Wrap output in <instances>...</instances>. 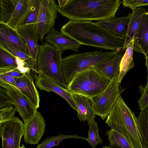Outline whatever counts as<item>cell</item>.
Listing matches in <instances>:
<instances>
[{"mask_svg": "<svg viewBox=\"0 0 148 148\" xmlns=\"http://www.w3.org/2000/svg\"><path fill=\"white\" fill-rule=\"evenodd\" d=\"M36 86L40 90L54 92L65 99L71 107L77 112V109L71 92L47 77L41 74L35 75Z\"/></svg>", "mask_w": 148, "mask_h": 148, "instance_id": "cell-13", "label": "cell"}, {"mask_svg": "<svg viewBox=\"0 0 148 148\" xmlns=\"http://www.w3.org/2000/svg\"><path fill=\"white\" fill-rule=\"evenodd\" d=\"M121 51L112 58L97 64L93 66V68L112 81L118 80L120 73V64L123 56Z\"/></svg>", "mask_w": 148, "mask_h": 148, "instance_id": "cell-17", "label": "cell"}, {"mask_svg": "<svg viewBox=\"0 0 148 148\" xmlns=\"http://www.w3.org/2000/svg\"><path fill=\"white\" fill-rule=\"evenodd\" d=\"M25 42L32 59V71L36 73L37 58L39 50V37L36 24H30L16 29Z\"/></svg>", "mask_w": 148, "mask_h": 148, "instance_id": "cell-12", "label": "cell"}, {"mask_svg": "<svg viewBox=\"0 0 148 148\" xmlns=\"http://www.w3.org/2000/svg\"><path fill=\"white\" fill-rule=\"evenodd\" d=\"M120 52L103 51L102 49L74 54L62 60V71L64 81L68 84L79 73L114 56Z\"/></svg>", "mask_w": 148, "mask_h": 148, "instance_id": "cell-4", "label": "cell"}, {"mask_svg": "<svg viewBox=\"0 0 148 148\" xmlns=\"http://www.w3.org/2000/svg\"><path fill=\"white\" fill-rule=\"evenodd\" d=\"M124 90L121 83L116 80L103 92L91 97L95 114L103 120L107 119L114 104Z\"/></svg>", "mask_w": 148, "mask_h": 148, "instance_id": "cell-7", "label": "cell"}, {"mask_svg": "<svg viewBox=\"0 0 148 148\" xmlns=\"http://www.w3.org/2000/svg\"><path fill=\"white\" fill-rule=\"evenodd\" d=\"M39 46L36 73L47 77L67 89L62 71V52L47 42Z\"/></svg>", "mask_w": 148, "mask_h": 148, "instance_id": "cell-5", "label": "cell"}, {"mask_svg": "<svg viewBox=\"0 0 148 148\" xmlns=\"http://www.w3.org/2000/svg\"><path fill=\"white\" fill-rule=\"evenodd\" d=\"M133 41L134 50L148 57V11L143 17Z\"/></svg>", "mask_w": 148, "mask_h": 148, "instance_id": "cell-18", "label": "cell"}, {"mask_svg": "<svg viewBox=\"0 0 148 148\" xmlns=\"http://www.w3.org/2000/svg\"><path fill=\"white\" fill-rule=\"evenodd\" d=\"M33 80L30 71H29L18 78L15 86L37 109L39 107L40 99Z\"/></svg>", "mask_w": 148, "mask_h": 148, "instance_id": "cell-15", "label": "cell"}, {"mask_svg": "<svg viewBox=\"0 0 148 148\" xmlns=\"http://www.w3.org/2000/svg\"><path fill=\"white\" fill-rule=\"evenodd\" d=\"M133 39L129 43L126 48L125 52L123 56L120 64V73L118 81L121 83L125 75L134 65L133 61Z\"/></svg>", "mask_w": 148, "mask_h": 148, "instance_id": "cell-23", "label": "cell"}, {"mask_svg": "<svg viewBox=\"0 0 148 148\" xmlns=\"http://www.w3.org/2000/svg\"><path fill=\"white\" fill-rule=\"evenodd\" d=\"M0 43L10 45L30 55L25 41L16 29L1 22H0Z\"/></svg>", "mask_w": 148, "mask_h": 148, "instance_id": "cell-14", "label": "cell"}, {"mask_svg": "<svg viewBox=\"0 0 148 148\" xmlns=\"http://www.w3.org/2000/svg\"><path fill=\"white\" fill-rule=\"evenodd\" d=\"M89 128L88 137L86 140L93 148H95L98 144H101L103 140L100 137L99 134V128L97 123L94 119L87 121Z\"/></svg>", "mask_w": 148, "mask_h": 148, "instance_id": "cell-27", "label": "cell"}, {"mask_svg": "<svg viewBox=\"0 0 148 148\" xmlns=\"http://www.w3.org/2000/svg\"><path fill=\"white\" fill-rule=\"evenodd\" d=\"M145 65L147 68V82L146 85H148V57L146 58V61Z\"/></svg>", "mask_w": 148, "mask_h": 148, "instance_id": "cell-39", "label": "cell"}, {"mask_svg": "<svg viewBox=\"0 0 148 148\" xmlns=\"http://www.w3.org/2000/svg\"><path fill=\"white\" fill-rule=\"evenodd\" d=\"M45 126L43 116L37 110L28 123L24 124V142L31 145L38 144L44 135Z\"/></svg>", "mask_w": 148, "mask_h": 148, "instance_id": "cell-11", "label": "cell"}, {"mask_svg": "<svg viewBox=\"0 0 148 148\" xmlns=\"http://www.w3.org/2000/svg\"><path fill=\"white\" fill-rule=\"evenodd\" d=\"M71 93L77 108V117L80 121H87L94 119L95 114L91 98L79 94Z\"/></svg>", "mask_w": 148, "mask_h": 148, "instance_id": "cell-19", "label": "cell"}, {"mask_svg": "<svg viewBox=\"0 0 148 148\" xmlns=\"http://www.w3.org/2000/svg\"><path fill=\"white\" fill-rule=\"evenodd\" d=\"M106 133L110 143L117 144L123 148H134L127 138L118 131L111 129Z\"/></svg>", "mask_w": 148, "mask_h": 148, "instance_id": "cell-28", "label": "cell"}, {"mask_svg": "<svg viewBox=\"0 0 148 148\" xmlns=\"http://www.w3.org/2000/svg\"><path fill=\"white\" fill-rule=\"evenodd\" d=\"M121 3L120 0H69L57 5V10L70 20L101 21L114 16Z\"/></svg>", "mask_w": 148, "mask_h": 148, "instance_id": "cell-2", "label": "cell"}, {"mask_svg": "<svg viewBox=\"0 0 148 148\" xmlns=\"http://www.w3.org/2000/svg\"><path fill=\"white\" fill-rule=\"evenodd\" d=\"M139 88L141 96L138 100V103L139 109L141 110L148 106V85L144 87L140 85Z\"/></svg>", "mask_w": 148, "mask_h": 148, "instance_id": "cell-32", "label": "cell"}, {"mask_svg": "<svg viewBox=\"0 0 148 148\" xmlns=\"http://www.w3.org/2000/svg\"><path fill=\"white\" fill-rule=\"evenodd\" d=\"M14 8L12 15L6 23L16 29L17 25L25 14L27 8L28 0H11Z\"/></svg>", "mask_w": 148, "mask_h": 148, "instance_id": "cell-24", "label": "cell"}, {"mask_svg": "<svg viewBox=\"0 0 148 148\" xmlns=\"http://www.w3.org/2000/svg\"><path fill=\"white\" fill-rule=\"evenodd\" d=\"M137 118L121 95L112 107L105 123L125 136L134 148H144Z\"/></svg>", "mask_w": 148, "mask_h": 148, "instance_id": "cell-3", "label": "cell"}, {"mask_svg": "<svg viewBox=\"0 0 148 148\" xmlns=\"http://www.w3.org/2000/svg\"><path fill=\"white\" fill-rule=\"evenodd\" d=\"M40 2L36 27L39 39L42 41L45 35L53 28L58 10L57 5L54 0H40Z\"/></svg>", "mask_w": 148, "mask_h": 148, "instance_id": "cell-9", "label": "cell"}, {"mask_svg": "<svg viewBox=\"0 0 148 148\" xmlns=\"http://www.w3.org/2000/svg\"><path fill=\"white\" fill-rule=\"evenodd\" d=\"M24 133V123L17 117L0 123L2 148H21L20 142Z\"/></svg>", "mask_w": 148, "mask_h": 148, "instance_id": "cell-10", "label": "cell"}, {"mask_svg": "<svg viewBox=\"0 0 148 148\" xmlns=\"http://www.w3.org/2000/svg\"><path fill=\"white\" fill-rule=\"evenodd\" d=\"M129 16L113 17L95 23L117 36L125 38L127 31Z\"/></svg>", "mask_w": 148, "mask_h": 148, "instance_id": "cell-20", "label": "cell"}, {"mask_svg": "<svg viewBox=\"0 0 148 148\" xmlns=\"http://www.w3.org/2000/svg\"><path fill=\"white\" fill-rule=\"evenodd\" d=\"M16 111L13 105L0 108V123H4L14 119Z\"/></svg>", "mask_w": 148, "mask_h": 148, "instance_id": "cell-31", "label": "cell"}, {"mask_svg": "<svg viewBox=\"0 0 148 148\" xmlns=\"http://www.w3.org/2000/svg\"><path fill=\"white\" fill-rule=\"evenodd\" d=\"M40 5V0H28L27 10L17 25L16 29L29 25L36 24Z\"/></svg>", "mask_w": 148, "mask_h": 148, "instance_id": "cell-22", "label": "cell"}, {"mask_svg": "<svg viewBox=\"0 0 148 148\" xmlns=\"http://www.w3.org/2000/svg\"><path fill=\"white\" fill-rule=\"evenodd\" d=\"M122 2L124 6L130 8L132 10L138 7L148 5V0H123Z\"/></svg>", "mask_w": 148, "mask_h": 148, "instance_id": "cell-34", "label": "cell"}, {"mask_svg": "<svg viewBox=\"0 0 148 148\" xmlns=\"http://www.w3.org/2000/svg\"><path fill=\"white\" fill-rule=\"evenodd\" d=\"M13 105V104L11 99L6 92V90L0 87V108Z\"/></svg>", "mask_w": 148, "mask_h": 148, "instance_id": "cell-35", "label": "cell"}, {"mask_svg": "<svg viewBox=\"0 0 148 148\" xmlns=\"http://www.w3.org/2000/svg\"><path fill=\"white\" fill-rule=\"evenodd\" d=\"M18 78L5 74H0V79L15 86Z\"/></svg>", "mask_w": 148, "mask_h": 148, "instance_id": "cell-36", "label": "cell"}, {"mask_svg": "<svg viewBox=\"0 0 148 148\" xmlns=\"http://www.w3.org/2000/svg\"><path fill=\"white\" fill-rule=\"evenodd\" d=\"M0 46L10 53L14 56L19 58L32 70V66L30 56L10 45L0 43Z\"/></svg>", "mask_w": 148, "mask_h": 148, "instance_id": "cell-30", "label": "cell"}, {"mask_svg": "<svg viewBox=\"0 0 148 148\" xmlns=\"http://www.w3.org/2000/svg\"><path fill=\"white\" fill-rule=\"evenodd\" d=\"M101 148H110L109 146L107 147V146H106L104 145L103 147H101Z\"/></svg>", "mask_w": 148, "mask_h": 148, "instance_id": "cell-40", "label": "cell"}, {"mask_svg": "<svg viewBox=\"0 0 148 148\" xmlns=\"http://www.w3.org/2000/svg\"><path fill=\"white\" fill-rule=\"evenodd\" d=\"M80 139L86 140V138L79 136L77 135H67L59 134L48 137L42 141L36 148H51L59 145L63 140L69 138Z\"/></svg>", "mask_w": 148, "mask_h": 148, "instance_id": "cell-26", "label": "cell"}, {"mask_svg": "<svg viewBox=\"0 0 148 148\" xmlns=\"http://www.w3.org/2000/svg\"><path fill=\"white\" fill-rule=\"evenodd\" d=\"M137 121L143 147L148 148V106L141 110Z\"/></svg>", "mask_w": 148, "mask_h": 148, "instance_id": "cell-25", "label": "cell"}, {"mask_svg": "<svg viewBox=\"0 0 148 148\" xmlns=\"http://www.w3.org/2000/svg\"><path fill=\"white\" fill-rule=\"evenodd\" d=\"M47 42L55 46L62 53L67 49L77 52L81 44L76 40L68 38L61 32L53 28L45 37Z\"/></svg>", "mask_w": 148, "mask_h": 148, "instance_id": "cell-16", "label": "cell"}, {"mask_svg": "<svg viewBox=\"0 0 148 148\" xmlns=\"http://www.w3.org/2000/svg\"><path fill=\"white\" fill-rule=\"evenodd\" d=\"M14 8L11 0H0V22L7 23L12 15Z\"/></svg>", "mask_w": 148, "mask_h": 148, "instance_id": "cell-29", "label": "cell"}, {"mask_svg": "<svg viewBox=\"0 0 148 148\" xmlns=\"http://www.w3.org/2000/svg\"><path fill=\"white\" fill-rule=\"evenodd\" d=\"M132 13L128 14L129 19L127 24V31L122 51H124L127 46L133 39L143 17L147 12L142 8H138L132 10Z\"/></svg>", "mask_w": 148, "mask_h": 148, "instance_id": "cell-21", "label": "cell"}, {"mask_svg": "<svg viewBox=\"0 0 148 148\" xmlns=\"http://www.w3.org/2000/svg\"><path fill=\"white\" fill-rule=\"evenodd\" d=\"M0 87L6 90L13 105L26 124L34 116L37 108L16 86L0 79Z\"/></svg>", "mask_w": 148, "mask_h": 148, "instance_id": "cell-8", "label": "cell"}, {"mask_svg": "<svg viewBox=\"0 0 148 148\" xmlns=\"http://www.w3.org/2000/svg\"><path fill=\"white\" fill-rule=\"evenodd\" d=\"M112 82L93 67L76 75L67 85V89L71 92L91 98L103 92Z\"/></svg>", "mask_w": 148, "mask_h": 148, "instance_id": "cell-6", "label": "cell"}, {"mask_svg": "<svg viewBox=\"0 0 148 148\" xmlns=\"http://www.w3.org/2000/svg\"><path fill=\"white\" fill-rule=\"evenodd\" d=\"M68 0H58V1L59 3V5L61 6L64 5L68 1Z\"/></svg>", "mask_w": 148, "mask_h": 148, "instance_id": "cell-38", "label": "cell"}, {"mask_svg": "<svg viewBox=\"0 0 148 148\" xmlns=\"http://www.w3.org/2000/svg\"><path fill=\"white\" fill-rule=\"evenodd\" d=\"M109 146L110 148H123L119 145L115 143H110Z\"/></svg>", "mask_w": 148, "mask_h": 148, "instance_id": "cell-37", "label": "cell"}, {"mask_svg": "<svg viewBox=\"0 0 148 148\" xmlns=\"http://www.w3.org/2000/svg\"><path fill=\"white\" fill-rule=\"evenodd\" d=\"M25 73L22 72L18 67H0V74H5L18 78L23 76Z\"/></svg>", "mask_w": 148, "mask_h": 148, "instance_id": "cell-33", "label": "cell"}, {"mask_svg": "<svg viewBox=\"0 0 148 148\" xmlns=\"http://www.w3.org/2000/svg\"><path fill=\"white\" fill-rule=\"evenodd\" d=\"M60 32L81 45L112 51H122L125 40L92 21L70 20Z\"/></svg>", "mask_w": 148, "mask_h": 148, "instance_id": "cell-1", "label": "cell"}]
</instances>
